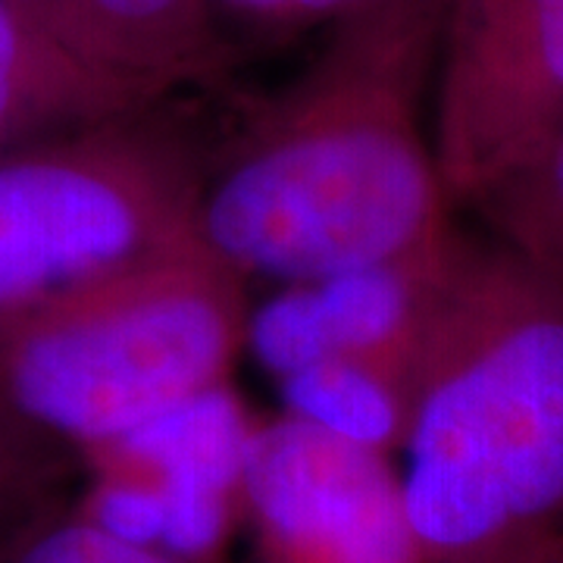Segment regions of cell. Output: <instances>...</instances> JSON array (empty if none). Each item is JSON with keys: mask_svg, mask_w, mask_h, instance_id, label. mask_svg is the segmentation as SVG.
Masks as SVG:
<instances>
[{"mask_svg": "<svg viewBox=\"0 0 563 563\" xmlns=\"http://www.w3.org/2000/svg\"><path fill=\"white\" fill-rule=\"evenodd\" d=\"M247 288L191 232L0 322V395L79 461L229 385Z\"/></svg>", "mask_w": 563, "mask_h": 563, "instance_id": "cell-3", "label": "cell"}, {"mask_svg": "<svg viewBox=\"0 0 563 563\" xmlns=\"http://www.w3.org/2000/svg\"><path fill=\"white\" fill-rule=\"evenodd\" d=\"M401 454L435 563L563 548V288L498 239L461 235Z\"/></svg>", "mask_w": 563, "mask_h": 563, "instance_id": "cell-2", "label": "cell"}, {"mask_svg": "<svg viewBox=\"0 0 563 563\" xmlns=\"http://www.w3.org/2000/svg\"><path fill=\"white\" fill-rule=\"evenodd\" d=\"M76 454L0 395V554L66 504Z\"/></svg>", "mask_w": 563, "mask_h": 563, "instance_id": "cell-11", "label": "cell"}, {"mask_svg": "<svg viewBox=\"0 0 563 563\" xmlns=\"http://www.w3.org/2000/svg\"><path fill=\"white\" fill-rule=\"evenodd\" d=\"M461 235L457 225L442 244L401 261L282 285L247 310L244 347L276 383L310 363L422 335L432 325Z\"/></svg>", "mask_w": 563, "mask_h": 563, "instance_id": "cell-7", "label": "cell"}, {"mask_svg": "<svg viewBox=\"0 0 563 563\" xmlns=\"http://www.w3.org/2000/svg\"><path fill=\"white\" fill-rule=\"evenodd\" d=\"M470 210L483 217L492 239L563 288V125L532 161Z\"/></svg>", "mask_w": 563, "mask_h": 563, "instance_id": "cell-10", "label": "cell"}, {"mask_svg": "<svg viewBox=\"0 0 563 563\" xmlns=\"http://www.w3.org/2000/svg\"><path fill=\"white\" fill-rule=\"evenodd\" d=\"M81 57L141 95L166 101L217 81L229 41L207 0H35Z\"/></svg>", "mask_w": 563, "mask_h": 563, "instance_id": "cell-8", "label": "cell"}, {"mask_svg": "<svg viewBox=\"0 0 563 563\" xmlns=\"http://www.w3.org/2000/svg\"><path fill=\"white\" fill-rule=\"evenodd\" d=\"M0 563H220L185 558L161 544L135 542L88 517L76 501H66L41 523L22 532Z\"/></svg>", "mask_w": 563, "mask_h": 563, "instance_id": "cell-12", "label": "cell"}, {"mask_svg": "<svg viewBox=\"0 0 563 563\" xmlns=\"http://www.w3.org/2000/svg\"><path fill=\"white\" fill-rule=\"evenodd\" d=\"M242 520L257 563H435L391 454L285 410L251 426Z\"/></svg>", "mask_w": 563, "mask_h": 563, "instance_id": "cell-6", "label": "cell"}, {"mask_svg": "<svg viewBox=\"0 0 563 563\" xmlns=\"http://www.w3.org/2000/svg\"><path fill=\"white\" fill-rule=\"evenodd\" d=\"M544 563H563V548L561 551H558V554H554V558H548V561Z\"/></svg>", "mask_w": 563, "mask_h": 563, "instance_id": "cell-14", "label": "cell"}, {"mask_svg": "<svg viewBox=\"0 0 563 563\" xmlns=\"http://www.w3.org/2000/svg\"><path fill=\"white\" fill-rule=\"evenodd\" d=\"M448 0H376L325 29L301 73L207 163L195 232L247 285L401 261L454 229L432 151Z\"/></svg>", "mask_w": 563, "mask_h": 563, "instance_id": "cell-1", "label": "cell"}, {"mask_svg": "<svg viewBox=\"0 0 563 563\" xmlns=\"http://www.w3.org/2000/svg\"><path fill=\"white\" fill-rule=\"evenodd\" d=\"M151 103L85 60L35 0H0V154Z\"/></svg>", "mask_w": 563, "mask_h": 563, "instance_id": "cell-9", "label": "cell"}, {"mask_svg": "<svg viewBox=\"0 0 563 563\" xmlns=\"http://www.w3.org/2000/svg\"><path fill=\"white\" fill-rule=\"evenodd\" d=\"M369 3L376 0H207L225 41L232 29L254 38H288L313 29L325 32Z\"/></svg>", "mask_w": 563, "mask_h": 563, "instance_id": "cell-13", "label": "cell"}, {"mask_svg": "<svg viewBox=\"0 0 563 563\" xmlns=\"http://www.w3.org/2000/svg\"><path fill=\"white\" fill-rule=\"evenodd\" d=\"M207 161L163 101L0 154V322L195 232Z\"/></svg>", "mask_w": 563, "mask_h": 563, "instance_id": "cell-4", "label": "cell"}, {"mask_svg": "<svg viewBox=\"0 0 563 563\" xmlns=\"http://www.w3.org/2000/svg\"><path fill=\"white\" fill-rule=\"evenodd\" d=\"M432 151L451 207H473L563 125V0H448Z\"/></svg>", "mask_w": 563, "mask_h": 563, "instance_id": "cell-5", "label": "cell"}]
</instances>
